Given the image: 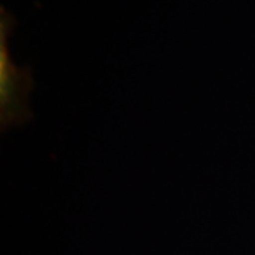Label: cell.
Returning a JSON list of instances; mask_svg holds the SVG:
<instances>
[{"label":"cell","instance_id":"1","mask_svg":"<svg viewBox=\"0 0 255 255\" xmlns=\"http://www.w3.org/2000/svg\"><path fill=\"white\" fill-rule=\"evenodd\" d=\"M10 23L4 21L1 14V36H0V119L1 129L13 125L26 124L31 111L27 98L31 90V75L27 70H20L10 61L6 46V37Z\"/></svg>","mask_w":255,"mask_h":255}]
</instances>
